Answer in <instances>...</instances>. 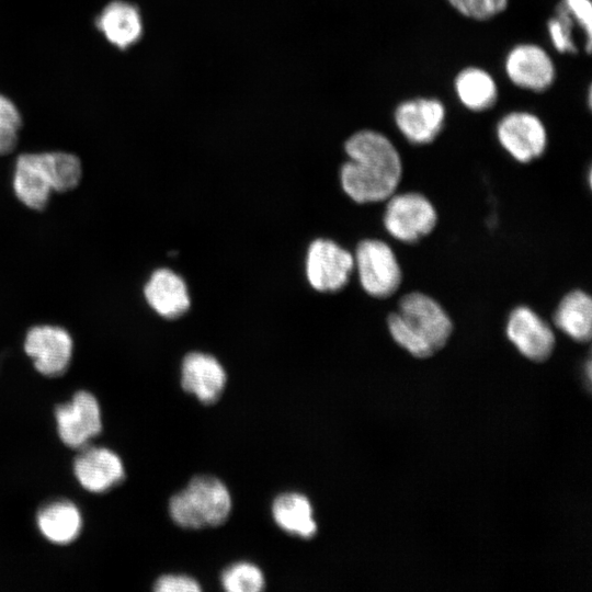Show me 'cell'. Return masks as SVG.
<instances>
[{"mask_svg":"<svg viewBox=\"0 0 592 592\" xmlns=\"http://www.w3.org/2000/svg\"><path fill=\"white\" fill-rule=\"evenodd\" d=\"M437 213L428 197L418 192L392 194L384 213L387 232L398 241L413 243L435 228Z\"/></svg>","mask_w":592,"mask_h":592,"instance_id":"obj_5","label":"cell"},{"mask_svg":"<svg viewBox=\"0 0 592 592\" xmlns=\"http://www.w3.org/2000/svg\"><path fill=\"white\" fill-rule=\"evenodd\" d=\"M181 384L185 391L195 395L203 403L209 405L221 395L226 384V373L214 356L192 352L183 358Z\"/></svg>","mask_w":592,"mask_h":592,"instance_id":"obj_16","label":"cell"},{"mask_svg":"<svg viewBox=\"0 0 592 592\" xmlns=\"http://www.w3.org/2000/svg\"><path fill=\"white\" fill-rule=\"evenodd\" d=\"M223 588L228 592H258L264 588L262 571L253 563L237 562L221 573Z\"/></svg>","mask_w":592,"mask_h":592,"instance_id":"obj_24","label":"cell"},{"mask_svg":"<svg viewBox=\"0 0 592 592\" xmlns=\"http://www.w3.org/2000/svg\"><path fill=\"white\" fill-rule=\"evenodd\" d=\"M387 326L397 345L421 360L439 353L453 332V322L442 305L421 292L403 295Z\"/></svg>","mask_w":592,"mask_h":592,"instance_id":"obj_2","label":"cell"},{"mask_svg":"<svg viewBox=\"0 0 592 592\" xmlns=\"http://www.w3.org/2000/svg\"><path fill=\"white\" fill-rule=\"evenodd\" d=\"M354 267V257L329 239L315 240L307 252L306 275L318 292H337L346 285Z\"/></svg>","mask_w":592,"mask_h":592,"instance_id":"obj_10","label":"cell"},{"mask_svg":"<svg viewBox=\"0 0 592 592\" xmlns=\"http://www.w3.org/2000/svg\"><path fill=\"white\" fill-rule=\"evenodd\" d=\"M73 473L81 487L94 493L110 490L125 477L119 456L110 448L98 446L87 447L77 455Z\"/></svg>","mask_w":592,"mask_h":592,"instance_id":"obj_14","label":"cell"},{"mask_svg":"<svg viewBox=\"0 0 592 592\" xmlns=\"http://www.w3.org/2000/svg\"><path fill=\"white\" fill-rule=\"evenodd\" d=\"M53 192L68 193L79 186L83 178L81 159L66 150L42 151Z\"/></svg>","mask_w":592,"mask_h":592,"instance_id":"obj_22","label":"cell"},{"mask_svg":"<svg viewBox=\"0 0 592 592\" xmlns=\"http://www.w3.org/2000/svg\"><path fill=\"white\" fill-rule=\"evenodd\" d=\"M71 333L59 325L37 323L27 329L23 350L35 369L46 377L62 375L73 355Z\"/></svg>","mask_w":592,"mask_h":592,"instance_id":"obj_6","label":"cell"},{"mask_svg":"<svg viewBox=\"0 0 592 592\" xmlns=\"http://www.w3.org/2000/svg\"><path fill=\"white\" fill-rule=\"evenodd\" d=\"M57 432L61 442L71 448H81L102 430V414L98 399L87 390L55 408Z\"/></svg>","mask_w":592,"mask_h":592,"instance_id":"obj_8","label":"cell"},{"mask_svg":"<svg viewBox=\"0 0 592 592\" xmlns=\"http://www.w3.org/2000/svg\"><path fill=\"white\" fill-rule=\"evenodd\" d=\"M555 326L573 341L589 342L592 335V299L581 289L567 293L554 314Z\"/></svg>","mask_w":592,"mask_h":592,"instance_id":"obj_20","label":"cell"},{"mask_svg":"<svg viewBox=\"0 0 592 592\" xmlns=\"http://www.w3.org/2000/svg\"><path fill=\"white\" fill-rule=\"evenodd\" d=\"M19 132L0 127V157L13 152L18 146Z\"/></svg>","mask_w":592,"mask_h":592,"instance_id":"obj_29","label":"cell"},{"mask_svg":"<svg viewBox=\"0 0 592 592\" xmlns=\"http://www.w3.org/2000/svg\"><path fill=\"white\" fill-rule=\"evenodd\" d=\"M41 534L57 545L73 542L82 530V515L78 506L66 499H59L43 505L36 515Z\"/></svg>","mask_w":592,"mask_h":592,"instance_id":"obj_18","label":"cell"},{"mask_svg":"<svg viewBox=\"0 0 592 592\" xmlns=\"http://www.w3.org/2000/svg\"><path fill=\"white\" fill-rule=\"evenodd\" d=\"M509 341L528 361L544 363L553 355L556 337L551 327L532 308L517 306L509 315Z\"/></svg>","mask_w":592,"mask_h":592,"instance_id":"obj_12","label":"cell"},{"mask_svg":"<svg viewBox=\"0 0 592 592\" xmlns=\"http://www.w3.org/2000/svg\"><path fill=\"white\" fill-rule=\"evenodd\" d=\"M454 91L460 104L471 112H485L498 101L499 89L494 78L487 70L469 66L454 78Z\"/></svg>","mask_w":592,"mask_h":592,"instance_id":"obj_19","label":"cell"},{"mask_svg":"<svg viewBox=\"0 0 592 592\" xmlns=\"http://www.w3.org/2000/svg\"><path fill=\"white\" fill-rule=\"evenodd\" d=\"M149 307L166 319H175L190 308L186 284L173 271L160 267L151 273L144 286Z\"/></svg>","mask_w":592,"mask_h":592,"instance_id":"obj_17","label":"cell"},{"mask_svg":"<svg viewBox=\"0 0 592 592\" xmlns=\"http://www.w3.org/2000/svg\"><path fill=\"white\" fill-rule=\"evenodd\" d=\"M157 592H197L201 587L196 580L184 574L161 576L153 585Z\"/></svg>","mask_w":592,"mask_h":592,"instance_id":"obj_27","label":"cell"},{"mask_svg":"<svg viewBox=\"0 0 592 592\" xmlns=\"http://www.w3.org/2000/svg\"><path fill=\"white\" fill-rule=\"evenodd\" d=\"M96 30L114 47L127 49L143 36L144 22L137 5L126 0L106 3L94 20Z\"/></svg>","mask_w":592,"mask_h":592,"instance_id":"obj_15","label":"cell"},{"mask_svg":"<svg viewBox=\"0 0 592 592\" xmlns=\"http://www.w3.org/2000/svg\"><path fill=\"white\" fill-rule=\"evenodd\" d=\"M275 523L287 533L310 538L317 532L312 506L307 497L296 492L278 496L272 505Z\"/></svg>","mask_w":592,"mask_h":592,"instance_id":"obj_21","label":"cell"},{"mask_svg":"<svg viewBox=\"0 0 592 592\" xmlns=\"http://www.w3.org/2000/svg\"><path fill=\"white\" fill-rule=\"evenodd\" d=\"M349 160L340 170L343 191L356 203L388 200L401 181L402 161L391 140L380 132L361 129L344 144Z\"/></svg>","mask_w":592,"mask_h":592,"instance_id":"obj_1","label":"cell"},{"mask_svg":"<svg viewBox=\"0 0 592 592\" xmlns=\"http://www.w3.org/2000/svg\"><path fill=\"white\" fill-rule=\"evenodd\" d=\"M231 511L227 487L213 476L194 477L169 503L172 520L184 528H202L223 524Z\"/></svg>","mask_w":592,"mask_h":592,"instance_id":"obj_3","label":"cell"},{"mask_svg":"<svg viewBox=\"0 0 592 592\" xmlns=\"http://www.w3.org/2000/svg\"><path fill=\"white\" fill-rule=\"evenodd\" d=\"M546 26L549 41L558 53L577 54L579 52L574 38V32L579 30V26L561 1L557 3L555 12L548 19Z\"/></svg>","mask_w":592,"mask_h":592,"instance_id":"obj_23","label":"cell"},{"mask_svg":"<svg viewBox=\"0 0 592 592\" xmlns=\"http://www.w3.org/2000/svg\"><path fill=\"white\" fill-rule=\"evenodd\" d=\"M576 20L584 38V50L592 47V2L591 0H560Z\"/></svg>","mask_w":592,"mask_h":592,"instance_id":"obj_26","label":"cell"},{"mask_svg":"<svg viewBox=\"0 0 592 592\" xmlns=\"http://www.w3.org/2000/svg\"><path fill=\"white\" fill-rule=\"evenodd\" d=\"M460 15L474 21H488L501 14L509 0H446Z\"/></svg>","mask_w":592,"mask_h":592,"instance_id":"obj_25","label":"cell"},{"mask_svg":"<svg viewBox=\"0 0 592 592\" xmlns=\"http://www.w3.org/2000/svg\"><path fill=\"white\" fill-rule=\"evenodd\" d=\"M500 146L517 162L528 163L539 158L548 144L543 121L528 111H511L496 127Z\"/></svg>","mask_w":592,"mask_h":592,"instance_id":"obj_7","label":"cell"},{"mask_svg":"<svg viewBox=\"0 0 592 592\" xmlns=\"http://www.w3.org/2000/svg\"><path fill=\"white\" fill-rule=\"evenodd\" d=\"M12 190L16 200L34 212L47 208L53 192L43 152L19 155L14 161Z\"/></svg>","mask_w":592,"mask_h":592,"instance_id":"obj_13","label":"cell"},{"mask_svg":"<svg viewBox=\"0 0 592 592\" xmlns=\"http://www.w3.org/2000/svg\"><path fill=\"white\" fill-rule=\"evenodd\" d=\"M504 72L515 87L545 92L555 82L556 66L548 52L534 43H520L506 53Z\"/></svg>","mask_w":592,"mask_h":592,"instance_id":"obj_9","label":"cell"},{"mask_svg":"<svg viewBox=\"0 0 592 592\" xmlns=\"http://www.w3.org/2000/svg\"><path fill=\"white\" fill-rule=\"evenodd\" d=\"M354 265L363 289L373 297L387 298L400 287V264L390 246L382 240H362L355 250Z\"/></svg>","mask_w":592,"mask_h":592,"instance_id":"obj_4","label":"cell"},{"mask_svg":"<svg viewBox=\"0 0 592 592\" xmlns=\"http://www.w3.org/2000/svg\"><path fill=\"white\" fill-rule=\"evenodd\" d=\"M446 119L444 103L434 96H417L400 102L394 122L400 134L413 145H428L443 130Z\"/></svg>","mask_w":592,"mask_h":592,"instance_id":"obj_11","label":"cell"},{"mask_svg":"<svg viewBox=\"0 0 592 592\" xmlns=\"http://www.w3.org/2000/svg\"><path fill=\"white\" fill-rule=\"evenodd\" d=\"M23 126V116L16 104L0 92V127L20 132Z\"/></svg>","mask_w":592,"mask_h":592,"instance_id":"obj_28","label":"cell"}]
</instances>
